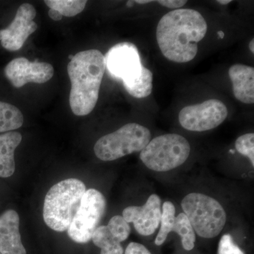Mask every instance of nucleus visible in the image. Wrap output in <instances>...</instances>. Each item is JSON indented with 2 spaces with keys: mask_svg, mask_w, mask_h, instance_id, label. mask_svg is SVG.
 I'll return each instance as SVG.
<instances>
[{
  "mask_svg": "<svg viewBox=\"0 0 254 254\" xmlns=\"http://www.w3.org/2000/svg\"><path fill=\"white\" fill-rule=\"evenodd\" d=\"M208 25L198 11L191 9L173 10L164 15L156 29L159 48L165 58L177 63L194 59L198 43L203 39Z\"/></svg>",
  "mask_w": 254,
  "mask_h": 254,
  "instance_id": "obj_1",
  "label": "nucleus"
},
{
  "mask_svg": "<svg viewBox=\"0 0 254 254\" xmlns=\"http://www.w3.org/2000/svg\"><path fill=\"white\" fill-rule=\"evenodd\" d=\"M48 15L52 19L55 20V21H60V20L63 18V16L59 11H57V10L50 9L49 11H48Z\"/></svg>",
  "mask_w": 254,
  "mask_h": 254,
  "instance_id": "obj_26",
  "label": "nucleus"
},
{
  "mask_svg": "<svg viewBox=\"0 0 254 254\" xmlns=\"http://www.w3.org/2000/svg\"><path fill=\"white\" fill-rule=\"evenodd\" d=\"M50 9L57 10L63 16L72 17L76 16L86 6L87 1L85 0H47L45 1Z\"/></svg>",
  "mask_w": 254,
  "mask_h": 254,
  "instance_id": "obj_20",
  "label": "nucleus"
},
{
  "mask_svg": "<svg viewBox=\"0 0 254 254\" xmlns=\"http://www.w3.org/2000/svg\"><path fill=\"white\" fill-rule=\"evenodd\" d=\"M159 4L163 5L165 7L169 9H180V8L184 6L186 4L187 1H183V0H160L157 1Z\"/></svg>",
  "mask_w": 254,
  "mask_h": 254,
  "instance_id": "obj_25",
  "label": "nucleus"
},
{
  "mask_svg": "<svg viewBox=\"0 0 254 254\" xmlns=\"http://www.w3.org/2000/svg\"><path fill=\"white\" fill-rule=\"evenodd\" d=\"M36 16V9L33 5L21 4L11 24L0 31V41L3 48L11 52L21 49L28 37L38 28V25L33 21Z\"/></svg>",
  "mask_w": 254,
  "mask_h": 254,
  "instance_id": "obj_10",
  "label": "nucleus"
},
{
  "mask_svg": "<svg viewBox=\"0 0 254 254\" xmlns=\"http://www.w3.org/2000/svg\"><path fill=\"white\" fill-rule=\"evenodd\" d=\"M107 227L109 229L110 233L121 243L127 240L131 233L129 224L121 215L113 217Z\"/></svg>",
  "mask_w": 254,
  "mask_h": 254,
  "instance_id": "obj_21",
  "label": "nucleus"
},
{
  "mask_svg": "<svg viewBox=\"0 0 254 254\" xmlns=\"http://www.w3.org/2000/svg\"><path fill=\"white\" fill-rule=\"evenodd\" d=\"M20 219L14 210L0 216V254H26L19 232Z\"/></svg>",
  "mask_w": 254,
  "mask_h": 254,
  "instance_id": "obj_13",
  "label": "nucleus"
},
{
  "mask_svg": "<svg viewBox=\"0 0 254 254\" xmlns=\"http://www.w3.org/2000/svg\"><path fill=\"white\" fill-rule=\"evenodd\" d=\"M111 77L121 80L128 94L144 98L153 90V73L141 63L138 48L131 43H120L110 48L105 56Z\"/></svg>",
  "mask_w": 254,
  "mask_h": 254,
  "instance_id": "obj_3",
  "label": "nucleus"
},
{
  "mask_svg": "<svg viewBox=\"0 0 254 254\" xmlns=\"http://www.w3.org/2000/svg\"><path fill=\"white\" fill-rule=\"evenodd\" d=\"M105 69V56L98 50L80 52L68 63L70 108L76 116H86L94 109Z\"/></svg>",
  "mask_w": 254,
  "mask_h": 254,
  "instance_id": "obj_2",
  "label": "nucleus"
},
{
  "mask_svg": "<svg viewBox=\"0 0 254 254\" xmlns=\"http://www.w3.org/2000/svg\"><path fill=\"white\" fill-rule=\"evenodd\" d=\"M235 148L240 154L248 157L254 167V133H246L239 137L235 142Z\"/></svg>",
  "mask_w": 254,
  "mask_h": 254,
  "instance_id": "obj_22",
  "label": "nucleus"
},
{
  "mask_svg": "<svg viewBox=\"0 0 254 254\" xmlns=\"http://www.w3.org/2000/svg\"><path fill=\"white\" fill-rule=\"evenodd\" d=\"M153 1H150V0H137V1H135V2L138 3V4H147V3L152 2Z\"/></svg>",
  "mask_w": 254,
  "mask_h": 254,
  "instance_id": "obj_28",
  "label": "nucleus"
},
{
  "mask_svg": "<svg viewBox=\"0 0 254 254\" xmlns=\"http://www.w3.org/2000/svg\"><path fill=\"white\" fill-rule=\"evenodd\" d=\"M231 0H218V1H217V2L220 4L225 5L228 4L229 3L231 2Z\"/></svg>",
  "mask_w": 254,
  "mask_h": 254,
  "instance_id": "obj_27",
  "label": "nucleus"
},
{
  "mask_svg": "<svg viewBox=\"0 0 254 254\" xmlns=\"http://www.w3.org/2000/svg\"><path fill=\"white\" fill-rule=\"evenodd\" d=\"M161 199L157 194L148 197L141 206H128L124 209L123 217L132 222L135 230L142 236H150L158 228L161 220Z\"/></svg>",
  "mask_w": 254,
  "mask_h": 254,
  "instance_id": "obj_12",
  "label": "nucleus"
},
{
  "mask_svg": "<svg viewBox=\"0 0 254 254\" xmlns=\"http://www.w3.org/2000/svg\"><path fill=\"white\" fill-rule=\"evenodd\" d=\"M150 138L151 133L146 127L136 123L127 124L99 138L94 145V153L103 161H113L141 151Z\"/></svg>",
  "mask_w": 254,
  "mask_h": 254,
  "instance_id": "obj_7",
  "label": "nucleus"
},
{
  "mask_svg": "<svg viewBox=\"0 0 254 254\" xmlns=\"http://www.w3.org/2000/svg\"><path fill=\"white\" fill-rule=\"evenodd\" d=\"M218 254H245L234 242L230 234H225L218 244Z\"/></svg>",
  "mask_w": 254,
  "mask_h": 254,
  "instance_id": "obj_23",
  "label": "nucleus"
},
{
  "mask_svg": "<svg viewBox=\"0 0 254 254\" xmlns=\"http://www.w3.org/2000/svg\"></svg>",
  "mask_w": 254,
  "mask_h": 254,
  "instance_id": "obj_31",
  "label": "nucleus"
},
{
  "mask_svg": "<svg viewBox=\"0 0 254 254\" xmlns=\"http://www.w3.org/2000/svg\"><path fill=\"white\" fill-rule=\"evenodd\" d=\"M91 240L93 244L101 250L100 254H124L121 242L110 233L107 225L97 227L92 235Z\"/></svg>",
  "mask_w": 254,
  "mask_h": 254,
  "instance_id": "obj_16",
  "label": "nucleus"
},
{
  "mask_svg": "<svg viewBox=\"0 0 254 254\" xmlns=\"http://www.w3.org/2000/svg\"><path fill=\"white\" fill-rule=\"evenodd\" d=\"M86 189L77 179H67L50 188L43 206V219L47 226L56 232L68 230L81 204Z\"/></svg>",
  "mask_w": 254,
  "mask_h": 254,
  "instance_id": "obj_4",
  "label": "nucleus"
},
{
  "mask_svg": "<svg viewBox=\"0 0 254 254\" xmlns=\"http://www.w3.org/2000/svg\"><path fill=\"white\" fill-rule=\"evenodd\" d=\"M190 152L187 138L177 133H167L150 140L141 150L140 159L150 170L165 173L183 165Z\"/></svg>",
  "mask_w": 254,
  "mask_h": 254,
  "instance_id": "obj_6",
  "label": "nucleus"
},
{
  "mask_svg": "<svg viewBox=\"0 0 254 254\" xmlns=\"http://www.w3.org/2000/svg\"><path fill=\"white\" fill-rule=\"evenodd\" d=\"M236 99L245 104L254 103V68L245 64L232 65L228 71Z\"/></svg>",
  "mask_w": 254,
  "mask_h": 254,
  "instance_id": "obj_14",
  "label": "nucleus"
},
{
  "mask_svg": "<svg viewBox=\"0 0 254 254\" xmlns=\"http://www.w3.org/2000/svg\"><path fill=\"white\" fill-rule=\"evenodd\" d=\"M176 209L170 201H165L162 206L160 228L155 238V244L157 246L163 245L167 240L169 234L173 232L175 221Z\"/></svg>",
  "mask_w": 254,
  "mask_h": 254,
  "instance_id": "obj_19",
  "label": "nucleus"
},
{
  "mask_svg": "<svg viewBox=\"0 0 254 254\" xmlns=\"http://www.w3.org/2000/svg\"><path fill=\"white\" fill-rule=\"evenodd\" d=\"M218 35H219V37H220V38H223V37H224V33H222V31H219Z\"/></svg>",
  "mask_w": 254,
  "mask_h": 254,
  "instance_id": "obj_30",
  "label": "nucleus"
},
{
  "mask_svg": "<svg viewBox=\"0 0 254 254\" xmlns=\"http://www.w3.org/2000/svg\"><path fill=\"white\" fill-rule=\"evenodd\" d=\"M173 232L181 237L182 247L185 250L191 251L194 248L196 235L185 213H180L175 218Z\"/></svg>",
  "mask_w": 254,
  "mask_h": 254,
  "instance_id": "obj_18",
  "label": "nucleus"
},
{
  "mask_svg": "<svg viewBox=\"0 0 254 254\" xmlns=\"http://www.w3.org/2000/svg\"><path fill=\"white\" fill-rule=\"evenodd\" d=\"M23 124V114L16 107L0 101V133L17 129Z\"/></svg>",
  "mask_w": 254,
  "mask_h": 254,
  "instance_id": "obj_17",
  "label": "nucleus"
},
{
  "mask_svg": "<svg viewBox=\"0 0 254 254\" xmlns=\"http://www.w3.org/2000/svg\"><path fill=\"white\" fill-rule=\"evenodd\" d=\"M6 78L15 88L28 83H44L54 75V68L49 63L30 62L25 58L11 60L4 68Z\"/></svg>",
  "mask_w": 254,
  "mask_h": 254,
  "instance_id": "obj_11",
  "label": "nucleus"
},
{
  "mask_svg": "<svg viewBox=\"0 0 254 254\" xmlns=\"http://www.w3.org/2000/svg\"><path fill=\"white\" fill-rule=\"evenodd\" d=\"M125 254H152L149 250L141 244L131 242L127 246Z\"/></svg>",
  "mask_w": 254,
  "mask_h": 254,
  "instance_id": "obj_24",
  "label": "nucleus"
},
{
  "mask_svg": "<svg viewBox=\"0 0 254 254\" xmlns=\"http://www.w3.org/2000/svg\"><path fill=\"white\" fill-rule=\"evenodd\" d=\"M104 195L95 189L86 190L82 197L81 204L68 227V237L78 244H86L99 225L106 210Z\"/></svg>",
  "mask_w": 254,
  "mask_h": 254,
  "instance_id": "obj_8",
  "label": "nucleus"
},
{
  "mask_svg": "<svg viewBox=\"0 0 254 254\" xmlns=\"http://www.w3.org/2000/svg\"><path fill=\"white\" fill-rule=\"evenodd\" d=\"M250 51L252 52V53H254V39L252 40V41L250 43Z\"/></svg>",
  "mask_w": 254,
  "mask_h": 254,
  "instance_id": "obj_29",
  "label": "nucleus"
},
{
  "mask_svg": "<svg viewBox=\"0 0 254 254\" xmlns=\"http://www.w3.org/2000/svg\"><path fill=\"white\" fill-rule=\"evenodd\" d=\"M22 141L18 132L0 134V177L7 178L15 172L14 151Z\"/></svg>",
  "mask_w": 254,
  "mask_h": 254,
  "instance_id": "obj_15",
  "label": "nucleus"
},
{
  "mask_svg": "<svg viewBox=\"0 0 254 254\" xmlns=\"http://www.w3.org/2000/svg\"><path fill=\"white\" fill-rule=\"evenodd\" d=\"M227 116L228 110L221 100L210 99L184 108L179 113V122L188 131L203 132L220 126Z\"/></svg>",
  "mask_w": 254,
  "mask_h": 254,
  "instance_id": "obj_9",
  "label": "nucleus"
},
{
  "mask_svg": "<svg viewBox=\"0 0 254 254\" xmlns=\"http://www.w3.org/2000/svg\"><path fill=\"white\" fill-rule=\"evenodd\" d=\"M195 233L205 239L218 237L227 222V214L218 200L204 193H190L181 203Z\"/></svg>",
  "mask_w": 254,
  "mask_h": 254,
  "instance_id": "obj_5",
  "label": "nucleus"
}]
</instances>
